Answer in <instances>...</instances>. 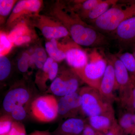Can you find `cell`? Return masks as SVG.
<instances>
[{
    "instance_id": "obj_4",
    "label": "cell",
    "mask_w": 135,
    "mask_h": 135,
    "mask_svg": "<svg viewBox=\"0 0 135 135\" xmlns=\"http://www.w3.org/2000/svg\"><path fill=\"white\" fill-rule=\"evenodd\" d=\"M83 113L88 118L114 112L112 104L105 100L98 90L87 86L79 89Z\"/></svg>"
},
{
    "instance_id": "obj_11",
    "label": "cell",
    "mask_w": 135,
    "mask_h": 135,
    "mask_svg": "<svg viewBox=\"0 0 135 135\" xmlns=\"http://www.w3.org/2000/svg\"><path fill=\"white\" fill-rule=\"evenodd\" d=\"M117 90V85L114 67L112 60L107 59V65L98 91L102 97L111 104L116 100L114 92Z\"/></svg>"
},
{
    "instance_id": "obj_26",
    "label": "cell",
    "mask_w": 135,
    "mask_h": 135,
    "mask_svg": "<svg viewBox=\"0 0 135 135\" xmlns=\"http://www.w3.org/2000/svg\"><path fill=\"white\" fill-rule=\"evenodd\" d=\"M17 2V1L15 0L0 1V18L1 23L3 22L7 16H9Z\"/></svg>"
},
{
    "instance_id": "obj_27",
    "label": "cell",
    "mask_w": 135,
    "mask_h": 135,
    "mask_svg": "<svg viewBox=\"0 0 135 135\" xmlns=\"http://www.w3.org/2000/svg\"><path fill=\"white\" fill-rule=\"evenodd\" d=\"M11 70V65L8 58L5 55L0 56V80H4L8 78Z\"/></svg>"
},
{
    "instance_id": "obj_23",
    "label": "cell",
    "mask_w": 135,
    "mask_h": 135,
    "mask_svg": "<svg viewBox=\"0 0 135 135\" xmlns=\"http://www.w3.org/2000/svg\"><path fill=\"white\" fill-rule=\"evenodd\" d=\"M116 56L126 68L131 77L135 80V59L133 54L125 52L118 53Z\"/></svg>"
},
{
    "instance_id": "obj_24",
    "label": "cell",
    "mask_w": 135,
    "mask_h": 135,
    "mask_svg": "<svg viewBox=\"0 0 135 135\" xmlns=\"http://www.w3.org/2000/svg\"><path fill=\"white\" fill-rule=\"evenodd\" d=\"M47 58L46 51L42 47L36 48L30 55V65L41 70Z\"/></svg>"
},
{
    "instance_id": "obj_34",
    "label": "cell",
    "mask_w": 135,
    "mask_h": 135,
    "mask_svg": "<svg viewBox=\"0 0 135 135\" xmlns=\"http://www.w3.org/2000/svg\"><path fill=\"white\" fill-rule=\"evenodd\" d=\"M38 135H51L47 131H38Z\"/></svg>"
},
{
    "instance_id": "obj_29",
    "label": "cell",
    "mask_w": 135,
    "mask_h": 135,
    "mask_svg": "<svg viewBox=\"0 0 135 135\" xmlns=\"http://www.w3.org/2000/svg\"><path fill=\"white\" fill-rule=\"evenodd\" d=\"M12 116L3 115L0 118V135H8L13 123Z\"/></svg>"
},
{
    "instance_id": "obj_37",
    "label": "cell",
    "mask_w": 135,
    "mask_h": 135,
    "mask_svg": "<svg viewBox=\"0 0 135 135\" xmlns=\"http://www.w3.org/2000/svg\"><path fill=\"white\" fill-rule=\"evenodd\" d=\"M133 56H134V57L135 59V49L134 50V51H133Z\"/></svg>"
},
{
    "instance_id": "obj_16",
    "label": "cell",
    "mask_w": 135,
    "mask_h": 135,
    "mask_svg": "<svg viewBox=\"0 0 135 135\" xmlns=\"http://www.w3.org/2000/svg\"><path fill=\"white\" fill-rule=\"evenodd\" d=\"M86 124L80 118H70L62 123L53 135H81Z\"/></svg>"
},
{
    "instance_id": "obj_13",
    "label": "cell",
    "mask_w": 135,
    "mask_h": 135,
    "mask_svg": "<svg viewBox=\"0 0 135 135\" xmlns=\"http://www.w3.org/2000/svg\"><path fill=\"white\" fill-rule=\"evenodd\" d=\"M81 99L79 91L61 97L58 101V113L62 116H72L82 113Z\"/></svg>"
},
{
    "instance_id": "obj_2",
    "label": "cell",
    "mask_w": 135,
    "mask_h": 135,
    "mask_svg": "<svg viewBox=\"0 0 135 135\" xmlns=\"http://www.w3.org/2000/svg\"><path fill=\"white\" fill-rule=\"evenodd\" d=\"M135 16V1L119 2L104 15L90 22L99 31L112 32L123 21Z\"/></svg>"
},
{
    "instance_id": "obj_6",
    "label": "cell",
    "mask_w": 135,
    "mask_h": 135,
    "mask_svg": "<svg viewBox=\"0 0 135 135\" xmlns=\"http://www.w3.org/2000/svg\"><path fill=\"white\" fill-rule=\"evenodd\" d=\"M81 81L71 69L61 71L51 83L49 89L56 96L60 97L79 91Z\"/></svg>"
},
{
    "instance_id": "obj_17",
    "label": "cell",
    "mask_w": 135,
    "mask_h": 135,
    "mask_svg": "<svg viewBox=\"0 0 135 135\" xmlns=\"http://www.w3.org/2000/svg\"><path fill=\"white\" fill-rule=\"evenodd\" d=\"M58 73L57 62L50 57H48L41 69V74L37 75L36 82L43 88L48 80L52 82L57 76Z\"/></svg>"
},
{
    "instance_id": "obj_30",
    "label": "cell",
    "mask_w": 135,
    "mask_h": 135,
    "mask_svg": "<svg viewBox=\"0 0 135 135\" xmlns=\"http://www.w3.org/2000/svg\"><path fill=\"white\" fill-rule=\"evenodd\" d=\"M30 55L29 53H24L22 54L17 62L18 70L22 73L26 72L30 65Z\"/></svg>"
},
{
    "instance_id": "obj_35",
    "label": "cell",
    "mask_w": 135,
    "mask_h": 135,
    "mask_svg": "<svg viewBox=\"0 0 135 135\" xmlns=\"http://www.w3.org/2000/svg\"><path fill=\"white\" fill-rule=\"evenodd\" d=\"M29 135H38V131H35V132L32 133L31 134Z\"/></svg>"
},
{
    "instance_id": "obj_14",
    "label": "cell",
    "mask_w": 135,
    "mask_h": 135,
    "mask_svg": "<svg viewBox=\"0 0 135 135\" xmlns=\"http://www.w3.org/2000/svg\"><path fill=\"white\" fill-rule=\"evenodd\" d=\"M118 41L128 44L135 41V16L122 22L112 32Z\"/></svg>"
},
{
    "instance_id": "obj_32",
    "label": "cell",
    "mask_w": 135,
    "mask_h": 135,
    "mask_svg": "<svg viewBox=\"0 0 135 135\" xmlns=\"http://www.w3.org/2000/svg\"><path fill=\"white\" fill-rule=\"evenodd\" d=\"M13 119L17 120H21L25 118L26 113L23 106H20L14 109L11 112Z\"/></svg>"
},
{
    "instance_id": "obj_31",
    "label": "cell",
    "mask_w": 135,
    "mask_h": 135,
    "mask_svg": "<svg viewBox=\"0 0 135 135\" xmlns=\"http://www.w3.org/2000/svg\"><path fill=\"white\" fill-rule=\"evenodd\" d=\"M8 135H26L25 126L20 122H13Z\"/></svg>"
},
{
    "instance_id": "obj_19",
    "label": "cell",
    "mask_w": 135,
    "mask_h": 135,
    "mask_svg": "<svg viewBox=\"0 0 135 135\" xmlns=\"http://www.w3.org/2000/svg\"><path fill=\"white\" fill-rule=\"evenodd\" d=\"M118 123L125 135H135L133 113L129 111L122 113L119 116Z\"/></svg>"
},
{
    "instance_id": "obj_18",
    "label": "cell",
    "mask_w": 135,
    "mask_h": 135,
    "mask_svg": "<svg viewBox=\"0 0 135 135\" xmlns=\"http://www.w3.org/2000/svg\"><path fill=\"white\" fill-rule=\"evenodd\" d=\"M117 0H101V2L88 12L80 16L83 20L90 22L95 20L104 15L113 6L118 2Z\"/></svg>"
},
{
    "instance_id": "obj_3",
    "label": "cell",
    "mask_w": 135,
    "mask_h": 135,
    "mask_svg": "<svg viewBox=\"0 0 135 135\" xmlns=\"http://www.w3.org/2000/svg\"><path fill=\"white\" fill-rule=\"evenodd\" d=\"M88 64L79 69H72L88 86L99 89L107 65V59L96 49L88 55Z\"/></svg>"
},
{
    "instance_id": "obj_20",
    "label": "cell",
    "mask_w": 135,
    "mask_h": 135,
    "mask_svg": "<svg viewBox=\"0 0 135 135\" xmlns=\"http://www.w3.org/2000/svg\"><path fill=\"white\" fill-rule=\"evenodd\" d=\"M45 48L49 57L56 62H61L65 59V53L58 47L56 39H51L47 41L45 44Z\"/></svg>"
},
{
    "instance_id": "obj_33",
    "label": "cell",
    "mask_w": 135,
    "mask_h": 135,
    "mask_svg": "<svg viewBox=\"0 0 135 135\" xmlns=\"http://www.w3.org/2000/svg\"><path fill=\"white\" fill-rule=\"evenodd\" d=\"M105 135H126L118 123L113 126Z\"/></svg>"
},
{
    "instance_id": "obj_1",
    "label": "cell",
    "mask_w": 135,
    "mask_h": 135,
    "mask_svg": "<svg viewBox=\"0 0 135 135\" xmlns=\"http://www.w3.org/2000/svg\"><path fill=\"white\" fill-rule=\"evenodd\" d=\"M51 15L64 26L73 40L79 46L94 47L108 44L106 37L101 32L62 3H56L51 9Z\"/></svg>"
},
{
    "instance_id": "obj_28",
    "label": "cell",
    "mask_w": 135,
    "mask_h": 135,
    "mask_svg": "<svg viewBox=\"0 0 135 135\" xmlns=\"http://www.w3.org/2000/svg\"><path fill=\"white\" fill-rule=\"evenodd\" d=\"M13 46L8 38V35L1 31L0 34V55H6Z\"/></svg>"
},
{
    "instance_id": "obj_38",
    "label": "cell",
    "mask_w": 135,
    "mask_h": 135,
    "mask_svg": "<svg viewBox=\"0 0 135 135\" xmlns=\"http://www.w3.org/2000/svg\"><path fill=\"white\" fill-rule=\"evenodd\" d=\"M81 135H84L82 134H81Z\"/></svg>"
},
{
    "instance_id": "obj_10",
    "label": "cell",
    "mask_w": 135,
    "mask_h": 135,
    "mask_svg": "<svg viewBox=\"0 0 135 135\" xmlns=\"http://www.w3.org/2000/svg\"><path fill=\"white\" fill-rule=\"evenodd\" d=\"M58 45L65 53V60L71 68L79 69L88 64V55L74 42Z\"/></svg>"
},
{
    "instance_id": "obj_21",
    "label": "cell",
    "mask_w": 135,
    "mask_h": 135,
    "mask_svg": "<svg viewBox=\"0 0 135 135\" xmlns=\"http://www.w3.org/2000/svg\"><path fill=\"white\" fill-rule=\"evenodd\" d=\"M32 31L25 22H18L8 35V38L13 44L17 38L21 36L32 34Z\"/></svg>"
},
{
    "instance_id": "obj_9",
    "label": "cell",
    "mask_w": 135,
    "mask_h": 135,
    "mask_svg": "<svg viewBox=\"0 0 135 135\" xmlns=\"http://www.w3.org/2000/svg\"><path fill=\"white\" fill-rule=\"evenodd\" d=\"M112 60L114 67L117 90L119 94V98L125 96L135 86V80L131 77L129 73L120 60L114 55L109 56Z\"/></svg>"
},
{
    "instance_id": "obj_12",
    "label": "cell",
    "mask_w": 135,
    "mask_h": 135,
    "mask_svg": "<svg viewBox=\"0 0 135 135\" xmlns=\"http://www.w3.org/2000/svg\"><path fill=\"white\" fill-rule=\"evenodd\" d=\"M30 98L29 91L22 87L15 88L7 93L3 99V106L4 110L11 113L17 107L23 106Z\"/></svg>"
},
{
    "instance_id": "obj_22",
    "label": "cell",
    "mask_w": 135,
    "mask_h": 135,
    "mask_svg": "<svg viewBox=\"0 0 135 135\" xmlns=\"http://www.w3.org/2000/svg\"><path fill=\"white\" fill-rule=\"evenodd\" d=\"M101 0H86L74 1L75 5L70 7L79 16L88 12L101 2Z\"/></svg>"
},
{
    "instance_id": "obj_36",
    "label": "cell",
    "mask_w": 135,
    "mask_h": 135,
    "mask_svg": "<svg viewBox=\"0 0 135 135\" xmlns=\"http://www.w3.org/2000/svg\"><path fill=\"white\" fill-rule=\"evenodd\" d=\"M133 118L134 120V123L135 125V113H133Z\"/></svg>"
},
{
    "instance_id": "obj_7",
    "label": "cell",
    "mask_w": 135,
    "mask_h": 135,
    "mask_svg": "<svg viewBox=\"0 0 135 135\" xmlns=\"http://www.w3.org/2000/svg\"><path fill=\"white\" fill-rule=\"evenodd\" d=\"M34 26L49 40L66 38L70 36L66 28L55 18L39 14L34 16Z\"/></svg>"
},
{
    "instance_id": "obj_15",
    "label": "cell",
    "mask_w": 135,
    "mask_h": 135,
    "mask_svg": "<svg viewBox=\"0 0 135 135\" xmlns=\"http://www.w3.org/2000/svg\"><path fill=\"white\" fill-rule=\"evenodd\" d=\"M117 123L114 112L88 118L90 126L104 134H106Z\"/></svg>"
},
{
    "instance_id": "obj_8",
    "label": "cell",
    "mask_w": 135,
    "mask_h": 135,
    "mask_svg": "<svg viewBox=\"0 0 135 135\" xmlns=\"http://www.w3.org/2000/svg\"><path fill=\"white\" fill-rule=\"evenodd\" d=\"M42 3V1L40 0H22L17 2L7 20V25L12 26L18 23L24 17H33L38 15Z\"/></svg>"
},
{
    "instance_id": "obj_25",
    "label": "cell",
    "mask_w": 135,
    "mask_h": 135,
    "mask_svg": "<svg viewBox=\"0 0 135 135\" xmlns=\"http://www.w3.org/2000/svg\"><path fill=\"white\" fill-rule=\"evenodd\" d=\"M119 101L122 108L131 112H135V86L127 95L119 98Z\"/></svg>"
},
{
    "instance_id": "obj_5",
    "label": "cell",
    "mask_w": 135,
    "mask_h": 135,
    "mask_svg": "<svg viewBox=\"0 0 135 135\" xmlns=\"http://www.w3.org/2000/svg\"><path fill=\"white\" fill-rule=\"evenodd\" d=\"M31 109L32 115L36 120L51 122L58 116V101L53 95L42 96L32 102Z\"/></svg>"
}]
</instances>
